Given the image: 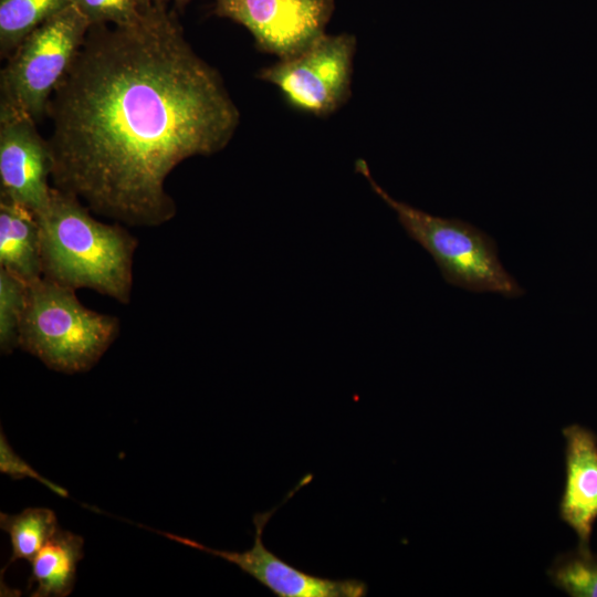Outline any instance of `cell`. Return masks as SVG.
I'll return each mask as SVG.
<instances>
[{
  "label": "cell",
  "instance_id": "e0dca14e",
  "mask_svg": "<svg viewBox=\"0 0 597 597\" xmlns=\"http://www.w3.org/2000/svg\"><path fill=\"white\" fill-rule=\"evenodd\" d=\"M91 27L112 23L128 25L136 22L146 6L143 0H70Z\"/></svg>",
  "mask_w": 597,
  "mask_h": 597
},
{
  "label": "cell",
  "instance_id": "6da1fadb",
  "mask_svg": "<svg viewBox=\"0 0 597 597\" xmlns=\"http://www.w3.org/2000/svg\"><path fill=\"white\" fill-rule=\"evenodd\" d=\"M94 27L49 104L53 187L119 223L158 227L177 210L169 174L222 150L240 113L163 7Z\"/></svg>",
  "mask_w": 597,
  "mask_h": 597
},
{
  "label": "cell",
  "instance_id": "30bf717a",
  "mask_svg": "<svg viewBox=\"0 0 597 597\" xmlns=\"http://www.w3.org/2000/svg\"><path fill=\"white\" fill-rule=\"evenodd\" d=\"M563 434L566 479L559 516L577 534L578 548L589 549L597 520V436L579 425L564 428Z\"/></svg>",
  "mask_w": 597,
  "mask_h": 597
},
{
  "label": "cell",
  "instance_id": "ac0fdd59",
  "mask_svg": "<svg viewBox=\"0 0 597 597\" xmlns=\"http://www.w3.org/2000/svg\"><path fill=\"white\" fill-rule=\"evenodd\" d=\"M0 472L10 475L14 480L25 478L33 479L44 484L56 495L62 498L69 496V492L64 488L42 476L29 463H27L22 458H20L8 443V440L2 430L0 433Z\"/></svg>",
  "mask_w": 597,
  "mask_h": 597
},
{
  "label": "cell",
  "instance_id": "2e32d148",
  "mask_svg": "<svg viewBox=\"0 0 597 597\" xmlns=\"http://www.w3.org/2000/svg\"><path fill=\"white\" fill-rule=\"evenodd\" d=\"M29 284L0 268V349L19 347V331L28 302Z\"/></svg>",
  "mask_w": 597,
  "mask_h": 597
},
{
  "label": "cell",
  "instance_id": "7c38bea8",
  "mask_svg": "<svg viewBox=\"0 0 597 597\" xmlns=\"http://www.w3.org/2000/svg\"><path fill=\"white\" fill-rule=\"evenodd\" d=\"M84 538L59 528L31 562L28 588L32 597H66L76 582L78 562L84 556Z\"/></svg>",
  "mask_w": 597,
  "mask_h": 597
},
{
  "label": "cell",
  "instance_id": "277c9868",
  "mask_svg": "<svg viewBox=\"0 0 597 597\" xmlns=\"http://www.w3.org/2000/svg\"><path fill=\"white\" fill-rule=\"evenodd\" d=\"M355 168L374 192L396 212L408 237L431 255L447 283L467 291L491 292L509 298L524 293L503 266L498 245L488 233L461 219L433 216L396 200L373 178L364 159H358Z\"/></svg>",
  "mask_w": 597,
  "mask_h": 597
},
{
  "label": "cell",
  "instance_id": "ffe728a7",
  "mask_svg": "<svg viewBox=\"0 0 597 597\" xmlns=\"http://www.w3.org/2000/svg\"><path fill=\"white\" fill-rule=\"evenodd\" d=\"M144 2H146V0H143Z\"/></svg>",
  "mask_w": 597,
  "mask_h": 597
},
{
  "label": "cell",
  "instance_id": "8fae6325",
  "mask_svg": "<svg viewBox=\"0 0 597 597\" xmlns=\"http://www.w3.org/2000/svg\"><path fill=\"white\" fill-rule=\"evenodd\" d=\"M0 268L28 284L42 277L41 237L36 216L0 199Z\"/></svg>",
  "mask_w": 597,
  "mask_h": 597
},
{
  "label": "cell",
  "instance_id": "7a4b0ae2",
  "mask_svg": "<svg viewBox=\"0 0 597 597\" xmlns=\"http://www.w3.org/2000/svg\"><path fill=\"white\" fill-rule=\"evenodd\" d=\"M36 218L44 279L129 303L138 247L134 234L119 223L94 219L80 199L54 187L48 208Z\"/></svg>",
  "mask_w": 597,
  "mask_h": 597
},
{
  "label": "cell",
  "instance_id": "8992f818",
  "mask_svg": "<svg viewBox=\"0 0 597 597\" xmlns=\"http://www.w3.org/2000/svg\"><path fill=\"white\" fill-rule=\"evenodd\" d=\"M355 52L353 34L324 33L297 55L261 69L258 77L276 86L294 109L327 116L352 95Z\"/></svg>",
  "mask_w": 597,
  "mask_h": 597
},
{
  "label": "cell",
  "instance_id": "52a82bcc",
  "mask_svg": "<svg viewBox=\"0 0 597 597\" xmlns=\"http://www.w3.org/2000/svg\"><path fill=\"white\" fill-rule=\"evenodd\" d=\"M213 11L243 25L261 51L285 60L325 33L334 0H214Z\"/></svg>",
  "mask_w": 597,
  "mask_h": 597
},
{
  "label": "cell",
  "instance_id": "3957f363",
  "mask_svg": "<svg viewBox=\"0 0 597 597\" xmlns=\"http://www.w3.org/2000/svg\"><path fill=\"white\" fill-rule=\"evenodd\" d=\"M119 321L84 306L75 290L43 276L29 284L19 347L65 374L90 370L119 333Z\"/></svg>",
  "mask_w": 597,
  "mask_h": 597
},
{
  "label": "cell",
  "instance_id": "4fadbf2b",
  "mask_svg": "<svg viewBox=\"0 0 597 597\" xmlns=\"http://www.w3.org/2000/svg\"><path fill=\"white\" fill-rule=\"evenodd\" d=\"M0 527L10 537L12 554L1 569V577L7 568L19 559L32 562L46 542L57 532L55 513L46 507H28L19 514H0Z\"/></svg>",
  "mask_w": 597,
  "mask_h": 597
},
{
  "label": "cell",
  "instance_id": "9a60e30c",
  "mask_svg": "<svg viewBox=\"0 0 597 597\" xmlns=\"http://www.w3.org/2000/svg\"><path fill=\"white\" fill-rule=\"evenodd\" d=\"M552 583L573 597H597V556L590 549L558 556L548 569Z\"/></svg>",
  "mask_w": 597,
  "mask_h": 597
},
{
  "label": "cell",
  "instance_id": "9c48e42d",
  "mask_svg": "<svg viewBox=\"0 0 597 597\" xmlns=\"http://www.w3.org/2000/svg\"><path fill=\"white\" fill-rule=\"evenodd\" d=\"M275 510L276 507L254 515V543L250 549L244 552L220 551L184 536L168 532H156L174 542L237 565L243 573L256 579L279 597H363L367 595V586L362 580L315 576L285 563L269 551L264 546L262 535L264 526Z\"/></svg>",
  "mask_w": 597,
  "mask_h": 597
},
{
  "label": "cell",
  "instance_id": "d6986e66",
  "mask_svg": "<svg viewBox=\"0 0 597 597\" xmlns=\"http://www.w3.org/2000/svg\"><path fill=\"white\" fill-rule=\"evenodd\" d=\"M176 1H177L178 3H180V4H184V3L188 2L189 0H176Z\"/></svg>",
  "mask_w": 597,
  "mask_h": 597
},
{
  "label": "cell",
  "instance_id": "5b68a950",
  "mask_svg": "<svg viewBox=\"0 0 597 597\" xmlns=\"http://www.w3.org/2000/svg\"><path fill=\"white\" fill-rule=\"evenodd\" d=\"M90 28L86 18L70 4L35 29L1 71L0 103L35 123L42 119Z\"/></svg>",
  "mask_w": 597,
  "mask_h": 597
},
{
  "label": "cell",
  "instance_id": "5bb4252c",
  "mask_svg": "<svg viewBox=\"0 0 597 597\" xmlns=\"http://www.w3.org/2000/svg\"><path fill=\"white\" fill-rule=\"evenodd\" d=\"M70 4V0H0L1 56L12 55L27 36Z\"/></svg>",
  "mask_w": 597,
  "mask_h": 597
},
{
  "label": "cell",
  "instance_id": "ba28073f",
  "mask_svg": "<svg viewBox=\"0 0 597 597\" xmlns=\"http://www.w3.org/2000/svg\"><path fill=\"white\" fill-rule=\"evenodd\" d=\"M35 122L0 103V199L41 214L49 206L53 159Z\"/></svg>",
  "mask_w": 597,
  "mask_h": 597
}]
</instances>
